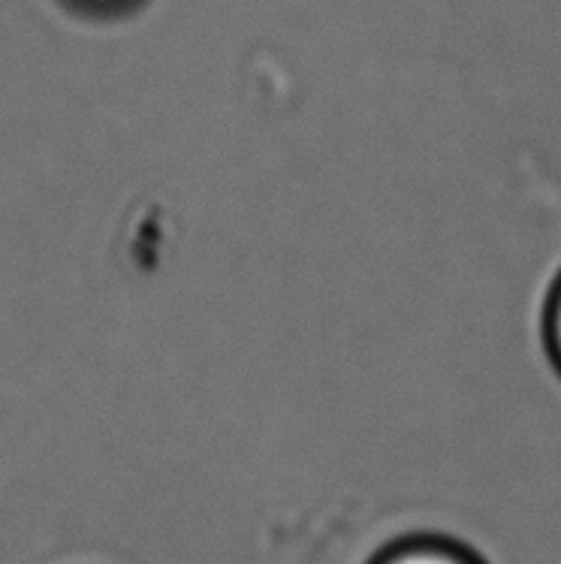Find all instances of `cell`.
Returning a JSON list of instances; mask_svg holds the SVG:
<instances>
[{
	"mask_svg": "<svg viewBox=\"0 0 561 564\" xmlns=\"http://www.w3.org/2000/svg\"><path fill=\"white\" fill-rule=\"evenodd\" d=\"M64 10L91 22H121L149 7V0H57Z\"/></svg>",
	"mask_w": 561,
	"mask_h": 564,
	"instance_id": "cell-3",
	"label": "cell"
},
{
	"mask_svg": "<svg viewBox=\"0 0 561 564\" xmlns=\"http://www.w3.org/2000/svg\"><path fill=\"white\" fill-rule=\"evenodd\" d=\"M366 564H489L481 550L458 541L447 531H408L392 538Z\"/></svg>",
	"mask_w": 561,
	"mask_h": 564,
	"instance_id": "cell-1",
	"label": "cell"
},
{
	"mask_svg": "<svg viewBox=\"0 0 561 564\" xmlns=\"http://www.w3.org/2000/svg\"><path fill=\"white\" fill-rule=\"evenodd\" d=\"M540 341H543V354L550 359L552 371L561 378V269L559 275L552 278L550 290H547V300H543Z\"/></svg>",
	"mask_w": 561,
	"mask_h": 564,
	"instance_id": "cell-2",
	"label": "cell"
}]
</instances>
